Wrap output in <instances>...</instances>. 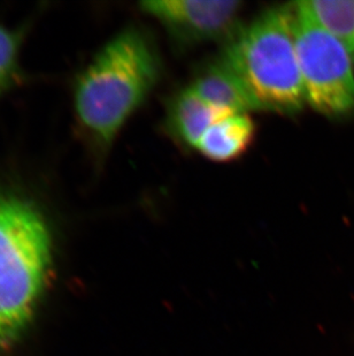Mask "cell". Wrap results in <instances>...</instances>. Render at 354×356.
Instances as JSON below:
<instances>
[{
    "label": "cell",
    "mask_w": 354,
    "mask_h": 356,
    "mask_svg": "<svg viewBox=\"0 0 354 356\" xmlns=\"http://www.w3.org/2000/svg\"><path fill=\"white\" fill-rule=\"evenodd\" d=\"M160 61L150 38L131 27L108 40L77 78L74 108L84 133L108 148L153 90Z\"/></svg>",
    "instance_id": "1"
},
{
    "label": "cell",
    "mask_w": 354,
    "mask_h": 356,
    "mask_svg": "<svg viewBox=\"0 0 354 356\" xmlns=\"http://www.w3.org/2000/svg\"><path fill=\"white\" fill-rule=\"evenodd\" d=\"M52 236L35 203L0 192V350L29 325L52 266Z\"/></svg>",
    "instance_id": "2"
},
{
    "label": "cell",
    "mask_w": 354,
    "mask_h": 356,
    "mask_svg": "<svg viewBox=\"0 0 354 356\" xmlns=\"http://www.w3.org/2000/svg\"><path fill=\"white\" fill-rule=\"evenodd\" d=\"M294 24V3L273 7L239 28L221 54L260 111L291 115L306 104Z\"/></svg>",
    "instance_id": "3"
},
{
    "label": "cell",
    "mask_w": 354,
    "mask_h": 356,
    "mask_svg": "<svg viewBox=\"0 0 354 356\" xmlns=\"http://www.w3.org/2000/svg\"><path fill=\"white\" fill-rule=\"evenodd\" d=\"M296 5V49L306 104L330 118L354 111V64L305 1Z\"/></svg>",
    "instance_id": "4"
},
{
    "label": "cell",
    "mask_w": 354,
    "mask_h": 356,
    "mask_svg": "<svg viewBox=\"0 0 354 356\" xmlns=\"http://www.w3.org/2000/svg\"><path fill=\"white\" fill-rule=\"evenodd\" d=\"M243 3L236 0H155L140 3L180 45L230 40L238 28Z\"/></svg>",
    "instance_id": "5"
},
{
    "label": "cell",
    "mask_w": 354,
    "mask_h": 356,
    "mask_svg": "<svg viewBox=\"0 0 354 356\" xmlns=\"http://www.w3.org/2000/svg\"><path fill=\"white\" fill-rule=\"evenodd\" d=\"M229 115L233 113L208 104L187 86L168 103L165 126L168 134L180 145L196 149L205 131Z\"/></svg>",
    "instance_id": "6"
},
{
    "label": "cell",
    "mask_w": 354,
    "mask_h": 356,
    "mask_svg": "<svg viewBox=\"0 0 354 356\" xmlns=\"http://www.w3.org/2000/svg\"><path fill=\"white\" fill-rule=\"evenodd\" d=\"M189 87L208 104L231 113L260 111L244 84L220 58L201 71Z\"/></svg>",
    "instance_id": "7"
},
{
    "label": "cell",
    "mask_w": 354,
    "mask_h": 356,
    "mask_svg": "<svg viewBox=\"0 0 354 356\" xmlns=\"http://www.w3.org/2000/svg\"><path fill=\"white\" fill-rule=\"evenodd\" d=\"M255 136L248 113H233L214 122L198 142L196 150L208 159L228 163L244 155Z\"/></svg>",
    "instance_id": "8"
},
{
    "label": "cell",
    "mask_w": 354,
    "mask_h": 356,
    "mask_svg": "<svg viewBox=\"0 0 354 356\" xmlns=\"http://www.w3.org/2000/svg\"><path fill=\"white\" fill-rule=\"evenodd\" d=\"M321 24L337 38L354 64V0L305 1Z\"/></svg>",
    "instance_id": "9"
},
{
    "label": "cell",
    "mask_w": 354,
    "mask_h": 356,
    "mask_svg": "<svg viewBox=\"0 0 354 356\" xmlns=\"http://www.w3.org/2000/svg\"><path fill=\"white\" fill-rule=\"evenodd\" d=\"M20 47L21 35L0 26V96L17 82Z\"/></svg>",
    "instance_id": "10"
}]
</instances>
